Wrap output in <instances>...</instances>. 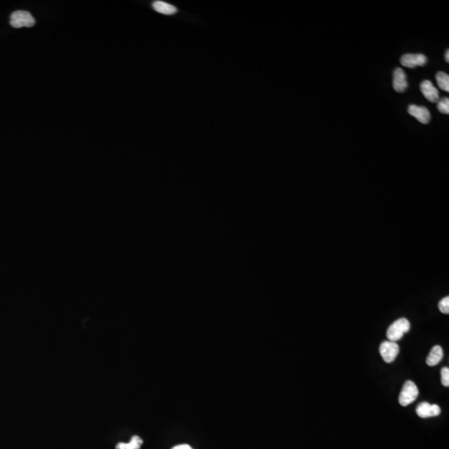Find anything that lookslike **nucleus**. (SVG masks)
Segmentation results:
<instances>
[{
	"instance_id": "7ed1b4c3",
	"label": "nucleus",
	"mask_w": 449,
	"mask_h": 449,
	"mask_svg": "<svg viewBox=\"0 0 449 449\" xmlns=\"http://www.w3.org/2000/svg\"><path fill=\"white\" fill-rule=\"evenodd\" d=\"M10 24L14 28L20 29L24 27H33L35 24V19H33L31 14L27 11H15L10 17Z\"/></svg>"
},
{
	"instance_id": "f03ea898",
	"label": "nucleus",
	"mask_w": 449,
	"mask_h": 449,
	"mask_svg": "<svg viewBox=\"0 0 449 449\" xmlns=\"http://www.w3.org/2000/svg\"><path fill=\"white\" fill-rule=\"evenodd\" d=\"M418 394L417 385L413 381H407L399 395V403L402 406H408L418 399Z\"/></svg>"
},
{
	"instance_id": "6e6552de",
	"label": "nucleus",
	"mask_w": 449,
	"mask_h": 449,
	"mask_svg": "<svg viewBox=\"0 0 449 449\" xmlns=\"http://www.w3.org/2000/svg\"><path fill=\"white\" fill-rule=\"evenodd\" d=\"M393 87L397 93H404L407 90V88H408L407 76L403 69L397 68L394 71Z\"/></svg>"
},
{
	"instance_id": "ddd939ff",
	"label": "nucleus",
	"mask_w": 449,
	"mask_h": 449,
	"mask_svg": "<svg viewBox=\"0 0 449 449\" xmlns=\"http://www.w3.org/2000/svg\"><path fill=\"white\" fill-rule=\"evenodd\" d=\"M436 80L437 85L442 90L448 93L449 92V76L443 72H438L436 74Z\"/></svg>"
},
{
	"instance_id": "9b49d317",
	"label": "nucleus",
	"mask_w": 449,
	"mask_h": 449,
	"mask_svg": "<svg viewBox=\"0 0 449 449\" xmlns=\"http://www.w3.org/2000/svg\"><path fill=\"white\" fill-rule=\"evenodd\" d=\"M152 7L154 9L155 11L162 14V15H172L177 12V9L175 6L167 4V3L162 2V1H156L153 3Z\"/></svg>"
},
{
	"instance_id": "1a4fd4ad",
	"label": "nucleus",
	"mask_w": 449,
	"mask_h": 449,
	"mask_svg": "<svg viewBox=\"0 0 449 449\" xmlns=\"http://www.w3.org/2000/svg\"><path fill=\"white\" fill-rule=\"evenodd\" d=\"M421 93L431 102H437L439 100V93L433 84L428 80H424L420 84Z\"/></svg>"
},
{
	"instance_id": "2eb2a0df",
	"label": "nucleus",
	"mask_w": 449,
	"mask_h": 449,
	"mask_svg": "<svg viewBox=\"0 0 449 449\" xmlns=\"http://www.w3.org/2000/svg\"><path fill=\"white\" fill-rule=\"evenodd\" d=\"M438 309L442 314H449V297H444L438 303Z\"/></svg>"
},
{
	"instance_id": "f8f14e48",
	"label": "nucleus",
	"mask_w": 449,
	"mask_h": 449,
	"mask_svg": "<svg viewBox=\"0 0 449 449\" xmlns=\"http://www.w3.org/2000/svg\"><path fill=\"white\" fill-rule=\"evenodd\" d=\"M143 439L138 436H133L131 441L127 442H119L116 446V449H140L143 444Z\"/></svg>"
},
{
	"instance_id": "dca6fc26",
	"label": "nucleus",
	"mask_w": 449,
	"mask_h": 449,
	"mask_svg": "<svg viewBox=\"0 0 449 449\" xmlns=\"http://www.w3.org/2000/svg\"><path fill=\"white\" fill-rule=\"evenodd\" d=\"M441 376H442V383L444 387H448L449 386V368L447 367H444L441 370Z\"/></svg>"
},
{
	"instance_id": "f257e3e1",
	"label": "nucleus",
	"mask_w": 449,
	"mask_h": 449,
	"mask_svg": "<svg viewBox=\"0 0 449 449\" xmlns=\"http://www.w3.org/2000/svg\"><path fill=\"white\" fill-rule=\"evenodd\" d=\"M411 325L407 318H401L395 321L388 329L387 337L390 341L396 342L400 340L404 334L409 332Z\"/></svg>"
},
{
	"instance_id": "9d476101",
	"label": "nucleus",
	"mask_w": 449,
	"mask_h": 449,
	"mask_svg": "<svg viewBox=\"0 0 449 449\" xmlns=\"http://www.w3.org/2000/svg\"><path fill=\"white\" fill-rule=\"evenodd\" d=\"M443 358V350L439 345H435L431 349L430 354H428L426 363L428 366H435L439 364Z\"/></svg>"
},
{
	"instance_id": "a211bd4d",
	"label": "nucleus",
	"mask_w": 449,
	"mask_h": 449,
	"mask_svg": "<svg viewBox=\"0 0 449 449\" xmlns=\"http://www.w3.org/2000/svg\"><path fill=\"white\" fill-rule=\"evenodd\" d=\"M445 61H446V62H449V50L448 49H447V51H446V53H445Z\"/></svg>"
},
{
	"instance_id": "20e7f679",
	"label": "nucleus",
	"mask_w": 449,
	"mask_h": 449,
	"mask_svg": "<svg viewBox=\"0 0 449 449\" xmlns=\"http://www.w3.org/2000/svg\"><path fill=\"white\" fill-rule=\"evenodd\" d=\"M379 353L386 363L395 361L399 353V346L396 342L384 341L379 346Z\"/></svg>"
},
{
	"instance_id": "0eeeda50",
	"label": "nucleus",
	"mask_w": 449,
	"mask_h": 449,
	"mask_svg": "<svg viewBox=\"0 0 449 449\" xmlns=\"http://www.w3.org/2000/svg\"><path fill=\"white\" fill-rule=\"evenodd\" d=\"M408 112L422 124H428L430 121V112L425 107L412 104L408 108Z\"/></svg>"
},
{
	"instance_id": "423d86ee",
	"label": "nucleus",
	"mask_w": 449,
	"mask_h": 449,
	"mask_svg": "<svg viewBox=\"0 0 449 449\" xmlns=\"http://www.w3.org/2000/svg\"><path fill=\"white\" fill-rule=\"evenodd\" d=\"M416 413L422 418L437 417L441 414V409L437 404H430L427 402H423L418 404L416 409Z\"/></svg>"
},
{
	"instance_id": "f3484780",
	"label": "nucleus",
	"mask_w": 449,
	"mask_h": 449,
	"mask_svg": "<svg viewBox=\"0 0 449 449\" xmlns=\"http://www.w3.org/2000/svg\"><path fill=\"white\" fill-rule=\"evenodd\" d=\"M172 449H193V447L187 444L177 445L176 447H174Z\"/></svg>"
},
{
	"instance_id": "4468645a",
	"label": "nucleus",
	"mask_w": 449,
	"mask_h": 449,
	"mask_svg": "<svg viewBox=\"0 0 449 449\" xmlns=\"http://www.w3.org/2000/svg\"><path fill=\"white\" fill-rule=\"evenodd\" d=\"M437 109L443 114L449 113V99L448 98H442L437 102Z\"/></svg>"
},
{
	"instance_id": "39448f33",
	"label": "nucleus",
	"mask_w": 449,
	"mask_h": 449,
	"mask_svg": "<svg viewBox=\"0 0 449 449\" xmlns=\"http://www.w3.org/2000/svg\"><path fill=\"white\" fill-rule=\"evenodd\" d=\"M401 65L409 69H414L418 66H424L427 62V57L425 55L417 53H407L403 55L400 59Z\"/></svg>"
}]
</instances>
